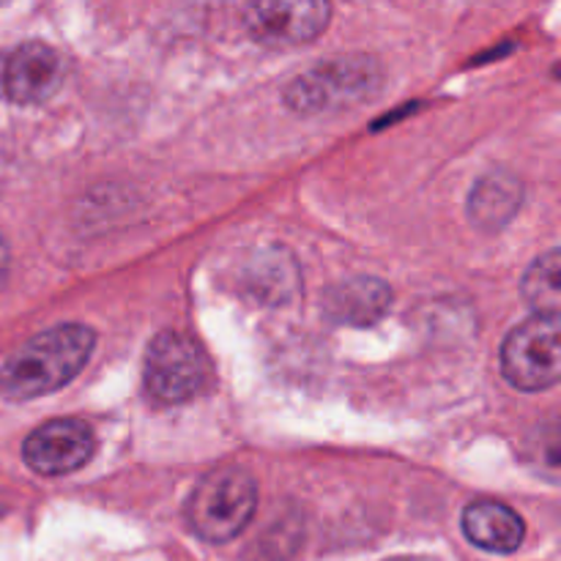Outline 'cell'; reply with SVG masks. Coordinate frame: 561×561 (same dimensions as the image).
Here are the masks:
<instances>
[{
	"label": "cell",
	"instance_id": "obj_1",
	"mask_svg": "<svg viewBox=\"0 0 561 561\" xmlns=\"http://www.w3.org/2000/svg\"><path fill=\"white\" fill-rule=\"evenodd\" d=\"M93 345L96 334L80 323H64L36 334L5 359L0 394L5 400H33L66 387L88 365Z\"/></svg>",
	"mask_w": 561,
	"mask_h": 561
},
{
	"label": "cell",
	"instance_id": "obj_2",
	"mask_svg": "<svg viewBox=\"0 0 561 561\" xmlns=\"http://www.w3.org/2000/svg\"><path fill=\"white\" fill-rule=\"evenodd\" d=\"M381 85L383 69L378 60L367 55H340L296 77L285 91V102L299 115L340 113L373 102Z\"/></svg>",
	"mask_w": 561,
	"mask_h": 561
},
{
	"label": "cell",
	"instance_id": "obj_3",
	"mask_svg": "<svg viewBox=\"0 0 561 561\" xmlns=\"http://www.w3.org/2000/svg\"><path fill=\"white\" fill-rule=\"evenodd\" d=\"M255 502V480L239 466H222L203 477L186 499V524L201 540L228 542L250 524Z\"/></svg>",
	"mask_w": 561,
	"mask_h": 561
},
{
	"label": "cell",
	"instance_id": "obj_4",
	"mask_svg": "<svg viewBox=\"0 0 561 561\" xmlns=\"http://www.w3.org/2000/svg\"><path fill=\"white\" fill-rule=\"evenodd\" d=\"M211 365L201 345L184 332L157 334L142 362V383L148 398L162 405H179L197 398L208 387Z\"/></svg>",
	"mask_w": 561,
	"mask_h": 561
},
{
	"label": "cell",
	"instance_id": "obj_5",
	"mask_svg": "<svg viewBox=\"0 0 561 561\" xmlns=\"http://www.w3.org/2000/svg\"><path fill=\"white\" fill-rule=\"evenodd\" d=\"M502 373L515 389L542 392L559 381V318L531 316L510 332L502 348Z\"/></svg>",
	"mask_w": 561,
	"mask_h": 561
},
{
	"label": "cell",
	"instance_id": "obj_6",
	"mask_svg": "<svg viewBox=\"0 0 561 561\" xmlns=\"http://www.w3.org/2000/svg\"><path fill=\"white\" fill-rule=\"evenodd\" d=\"M329 16H332V5L321 0L257 3L247 9V31L263 47H301L327 31Z\"/></svg>",
	"mask_w": 561,
	"mask_h": 561
},
{
	"label": "cell",
	"instance_id": "obj_7",
	"mask_svg": "<svg viewBox=\"0 0 561 561\" xmlns=\"http://www.w3.org/2000/svg\"><path fill=\"white\" fill-rule=\"evenodd\" d=\"M96 453V436L82 420H55L27 436L22 455L42 477H64L82 469Z\"/></svg>",
	"mask_w": 561,
	"mask_h": 561
},
{
	"label": "cell",
	"instance_id": "obj_8",
	"mask_svg": "<svg viewBox=\"0 0 561 561\" xmlns=\"http://www.w3.org/2000/svg\"><path fill=\"white\" fill-rule=\"evenodd\" d=\"M64 66L58 53L42 42H25L9 55L3 71L5 96L16 104H42L58 91Z\"/></svg>",
	"mask_w": 561,
	"mask_h": 561
},
{
	"label": "cell",
	"instance_id": "obj_9",
	"mask_svg": "<svg viewBox=\"0 0 561 561\" xmlns=\"http://www.w3.org/2000/svg\"><path fill=\"white\" fill-rule=\"evenodd\" d=\"M463 535L482 551L513 553L524 542L526 526L507 504L477 502L463 513Z\"/></svg>",
	"mask_w": 561,
	"mask_h": 561
},
{
	"label": "cell",
	"instance_id": "obj_10",
	"mask_svg": "<svg viewBox=\"0 0 561 561\" xmlns=\"http://www.w3.org/2000/svg\"><path fill=\"white\" fill-rule=\"evenodd\" d=\"M392 290L387 283L373 277H354L334 285L327 296V312L337 323L370 327L389 310Z\"/></svg>",
	"mask_w": 561,
	"mask_h": 561
},
{
	"label": "cell",
	"instance_id": "obj_11",
	"mask_svg": "<svg viewBox=\"0 0 561 561\" xmlns=\"http://www.w3.org/2000/svg\"><path fill=\"white\" fill-rule=\"evenodd\" d=\"M524 201V186L510 173H491L471 190V222L485 230H499L515 217Z\"/></svg>",
	"mask_w": 561,
	"mask_h": 561
},
{
	"label": "cell",
	"instance_id": "obj_12",
	"mask_svg": "<svg viewBox=\"0 0 561 561\" xmlns=\"http://www.w3.org/2000/svg\"><path fill=\"white\" fill-rule=\"evenodd\" d=\"M559 250H551L537 257L524 279V296L535 307L537 316L559 318Z\"/></svg>",
	"mask_w": 561,
	"mask_h": 561
},
{
	"label": "cell",
	"instance_id": "obj_13",
	"mask_svg": "<svg viewBox=\"0 0 561 561\" xmlns=\"http://www.w3.org/2000/svg\"><path fill=\"white\" fill-rule=\"evenodd\" d=\"M5 274H9V247L0 239V285L5 283Z\"/></svg>",
	"mask_w": 561,
	"mask_h": 561
},
{
	"label": "cell",
	"instance_id": "obj_14",
	"mask_svg": "<svg viewBox=\"0 0 561 561\" xmlns=\"http://www.w3.org/2000/svg\"><path fill=\"white\" fill-rule=\"evenodd\" d=\"M389 561H433V559H422V557H400V559H389Z\"/></svg>",
	"mask_w": 561,
	"mask_h": 561
}]
</instances>
